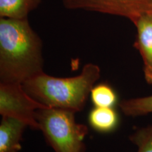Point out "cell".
I'll list each match as a JSON object with an SVG mask.
<instances>
[{
	"label": "cell",
	"instance_id": "obj_1",
	"mask_svg": "<svg viewBox=\"0 0 152 152\" xmlns=\"http://www.w3.org/2000/svg\"><path fill=\"white\" fill-rule=\"evenodd\" d=\"M43 65L42 42L28 18H0V82L23 84Z\"/></svg>",
	"mask_w": 152,
	"mask_h": 152
},
{
	"label": "cell",
	"instance_id": "obj_2",
	"mask_svg": "<svg viewBox=\"0 0 152 152\" xmlns=\"http://www.w3.org/2000/svg\"><path fill=\"white\" fill-rule=\"evenodd\" d=\"M100 68L94 64L84 66L75 77H56L42 73L23 83V87L33 99L46 107L80 111L96 81Z\"/></svg>",
	"mask_w": 152,
	"mask_h": 152
},
{
	"label": "cell",
	"instance_id": "obj_3",
	"mask_svg": "<svg viewBox=\"0 0 152 152\" xmlns=\"http://www.w3.org/2000/svg\"><path fill=\"white\" fill-rule=\"evenodd\" d=\"M75 112L45 107L37 110V121L47 144L55 152H85L88 128L75 121Z\"/></svg>",
	"mask_w": 152,
	"mask_h": 152
},
{
	"label": "cell",
	"instance_id": "obj_4",
	"mask_svg": "<svg viewBox=\"0 0 152 152\" xmlns=\"http://www.w3.org/2000/svg\"><path fill=\"white\" fill-rule=\"evenodd\" d=\"M46 107L25 91L22 84L0 83V114L23 121L30 128L39 130L37 110Z\"/></svg>",
	"mask_w": 152,
	"mask_h": 152
},
{
	"label": "cell",
	"instance_id": "obj_5",
	"mask_svg": "<svg viewBox=\"0 0 152 152\" xmlns=\"http://www.w3.org/2000/svg\"><path fill=\"white\" fill-rule=\"evenodd\" d=\"M66 9L85 10L124 17L132 20L144 14L152 0H61Z\"/></svg>",
	"mask_w": 152,
	"mask_h": 152
},
{
	"label": "cell",
	"instance_id": "obj_6",
	"mask_svg": "<svg viewBox=\"0 0 152 152\" xmlns=\"http://www.w3.org/2000/svg\"><path fill=\"white\" fill-rule=\"evenodd\" d=\"M131 22L136 27L134 47L139 51L143 61L144 78L148 84L152 85V14L144 13Z\"/></svg>",
	"mask_w": 152,
	"mask_h": 152
},
{
	"label": "cell",
	"instance_id": "obj_7",
	"mask_svg": "<svg viewBox=\"0 0 152 152\" xmlns=\"http://www.w3.org/2000/svg\"><path fill=\"white\" fill-rule=\"evenodd\" d=\"M28 125L14 118L2 116L0 123V152H19L25 129Z\"/></svg>",
	"mask_w": 152,
	"mask_h": 152
},
{
	"label": "cell",
	"instance_id": "obj_8",
	"mask_svg": "<svg viewBox=\"0 0 152 152\" xmlns=\"http://www.w3.org/2000/svg\"><path fill=\"white\" fill-rule=\"evenodd\" d=\"M88 123L96 132L110 133L118 126L119 115L113 107L94 106L89 113Z\"/></svg>",
	"mask_w": 152,
	"mask_h": 152
},
{
	"label": "cell",
	"instance_id": "obj_9",
	"mask_svg": "<svg viewBox=\"0 0 152 152\" xmlns=\"http://www.w3.org/2000/svg\"><path fill=\"white\" fill-rule=\"evenodd\" d=\"M41 2L42 0H0V18H26Z\"/></svg>",
	"mask_w": 152,
	"mask_h": 152
},
{
	"label": "cell",
	"instance_id": "obj_10",
	"mask_svg": "<svg viewBox=\"0 0 152 152\" xmlns=\"http://www.w3.org/2000/svg\"><path fill=\"white\" fill-rule=\"evenodd\" d=\"M119 106L123 113L128 116L136 117L152 113V95L123 100Z\"/></svg>",
	"mask_w": 152,
	"mask_h": 152
},
{
	"label": "cell",
	"instance_id": "obj_11",
	"mask_svg": "<svg viewBox=\"0 0 152 152\" xmlns=\"http://www.w3.org/2000/svg\"><path fill=\"white\" fill-rule=\"evenodd\" d=\"M90 96L92 104L96 107H114L118 102L116 92L106 83L94 85Z\"/></svg>",
	"mask_w": 152,
	"mask_h": 152
},
{
	"label": "cell",
	"instance_id": "obj_12",
	"mask_svg": "<svg viewBox=\"0 0 152 152\" xmlns=\"http://www.w3.org/2000/svg\"><path fill=\"white\" fill-rule=\"evenodd\" d=\"M129 138L137 147V152H152V125L139 129Z\"/></svg>",
	"mask_w": 152,
	"mask_h": 152
},
{
	"label": "cell",
	"instance_id": "obj_13",
	"mask_svg": "<svg viewBox=\"0 0 152 152\" xmlns=\"http://www.w3.org/2000/svg\"><path fill=\"white\" fill-rule=\"evenodd\" d=\"M145 13H149V14H152V5L149 7V9H147V11H146Z\"/></svg>",
	"mask_w": 152,
	"mask_h": 152
}]
</instances>
